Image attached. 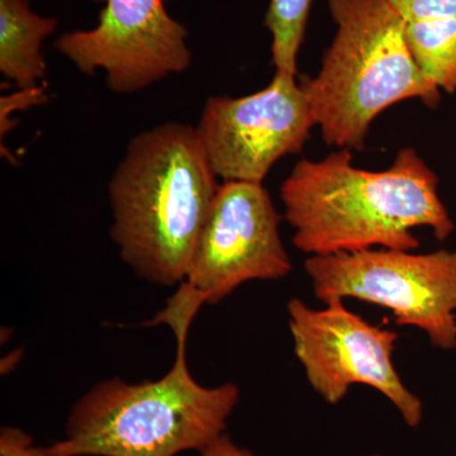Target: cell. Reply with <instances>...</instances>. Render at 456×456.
Segmentation results:
<instances>
[{"instance_id": "cell-1", "label": "cell", "mask_w": 456, "mask_h": 456, "mask_svg": "<svg viewBox=\"0 0 456 456\" xmlns=\"http://www.w3.org/2000/svg\"><path fill=\"white\" fill-rule=\"evenodd\" d=\"M353 151L302 159L281 187L283 218L293 245L310 256L384 248L413 251V230L428 228L445 241L455 224L439 196V176L415 149L399 150L391 167H354Z\"/></svg>"}, {"instance_id": "cell-2", "label": "cell", "mask_w": 456, "mask_h": 456, "mask_svg": "<svg viewBox=\"0 0 456 456\" xmlns=\"http://www.w3.org/2000/svg\"><path fill=\"white\" fill-rule=\"evenodd\" d=\"M202 305L180 285L152 321L175 334L170 370L158 380L132 384L110 378L95 384L71 408L65 436L50 449L61 456H176L200 452L224 434L240 402L239 387H204L188 367L189 329Z\"/></svg>"}, {"instance_id": "cell-3", "label": "cell", "mask_w": 456, "mask_h": 456, "mask_svg": "<svg viewBox=\"0 0 456 456\" xmlns=\"http://www.w3.org/2000/svg\"><path fill=\"white\" fill-rule=\"evenodd\" d=\"M217 179L193 126L165 122L130 140L108 198L110 236L137 277L163 287L184 281Z\"/></svg>"}, {"instance_id": "cell-4", "label": "cell", "mask_w": 456, "mask_h": 456, "mask_svg": "<svg viewBox=\"0 0 456 456\" xmlns=\"http://www.w3.org/2000/svg\"><path fill=\"white\" fill-rule=\"evenodd\" d=\"M327 3L338 31L316 77L299 80L326 145L362 151L371 123L389 107L410 99L440 106V89L416 65L389 0Z\"/></svg>"}, {"instance_id": "cell-5", "label": "cell", "mask_w": 456, "mask_h": 456, "mask_svg": "<svg viewBox=\"0 0 456 456\" xmlns=\"http://www.w3.org/2000/svg\"><path fill=\"white\" fill-rule=\"evenodd\" d=\"M305 269L325 305L355 298L379 305L398 326L425 332L432 346L456 349V250L375 248L310 256Z\"/></svg>"}, {"instance_id": "cell-6", "label": "cell", "mask_w": 456, "mask_h": 456, "mask_svg": "<svg viewBox=\"0 0 456 456\" xmlns=\"http://www.w3.org/2000/svg\"><path fill=\"white\" fill-rule=\"evenodd\" d=\"M297 359L314 391L329 404L340 403L351 387H370L397 408L410 428L424 419V403L407 388L393 362L397 332L368 322L344 301L321 310L299 298L287 305Z\"/></svg>"}, {"instance_id": "cell-7", "label": "cell", "mask_w": 456, "mask_h": 456, "mask_svg": "<svg viewBox=\"0 0 456 456\" xmlns=\"http://www.w3.org/2000/svg\"><path fill=\"white\" fill-rule=\"evenodd\" d=\"M314 127L297 75L275 71L254 94L207 99L196 131L218 179L263 184L277 161L302 151Z\"/></svg>"}, {"instance_id": "cell-8", "label": "cell", "mask_w": 456, "mask_h": 456, "mask_svg": "<svg viewBox=\"0 0 456 456\" xmlns=\"http://www.w3.org/2000/svg\"><path fill=\"white\" fill-rule=\"evenodd\" d=\"M275 204L263 184L224 182L185 274V287L203 305H216L253 281H279L292 272Z\"/></svg>"}, {"instance_id": "cell-9", "label": "cell", "mask_w": 456, "mask_h": 456, "mask_svg": "<svg viewBox=\"0 0 456 456\" xmlns=\"http://www.w3.org/2000/svg\"><path fill=\"white\" fill-rule=\"evenodd\" d=\"M97 27L64 33L55 49L84 75L103 71L110 90L134 94L191 64L188 31L167 0H104Z\"/></svg>"}, {"instance_id": "cell-10", "label": "cell", "mask_w": 456, "mask_h": 456, "mask_svg": "<svg viewBox=\"0 0 456 456\" xmlns=\"http://www.w3.org/2000/svg\"><path fill=\"white\" fill-rule=\"evenodd\" d=\"M57 28L55 18L33 13L28 0H0V73L18 89L35 88L46 75L42 41Z\"/></svg>"}, {"instance_id": "cell-11", "label": "cell", "mask_w": 456, "mask_h": 456, "mask_svg": "<svg viewBox=\"0 0 456 456\" xmlns=\"http://www.w3.org/2000/svg\"><path fill=\"white\" fill-rule=\"evenodd\" d=\"M408 50L419 70L440 90L456 92V20L404 22Z\"/></svg>"}, {"instance_id": "cell-12", "label": "cell", "mask_w": 456, "mask_h": 456, "mask_svg": "<svg viewBox=\"0 0 456 456\" xmlns=\"http://www.w3.org/2000/svg\"><path fill=\"white\" fill-rule=\"evenodd\" d=\"M314 0H270L265 26L272 35V62L277 70L297 75Z\"/></svg>"}, {"instance_id": "cell-13", "label": "cell", "mask_w": 456, "mask_h": 456, "mask_svg": "<svg viewBox=\"0 0 456 456\" xmlns=\"http://www.w3.org/2000/svg\"><path fill=\"white\" fill-rule=\"evenodd\" d=\"M404 22L455 18L456 0H389Z\"/></svg>"}, {"instance_id": "cell-14", "label": "cell", "mask_w": 456, "mask_h": 456, "mask_svg": "<svg viewBox=\"0 0 456 456\" xmlns=\"http://www.w3.org/2000/svg\"><path fill=\"white\" fill-rule=\"evenodd\" d=\"M0 456H61L57 455L50 446L33 445L31 435L20 428L3 426L0 430Z\"/></svg>"}, {"instance_id": "cell-15", "label": "cell", "mask_w": 456, "mask_h": 456, "mask_svg": "<svg viewBox=\"0 0 456 456\" xmlns=\"http://www.w3.org/2000/svg\"><path fill=\"white\" fill-rule=\"evenodd\" d=\"M0 130L8 125L11 114L18 110H28L47 101L46 92L42 86L35 88L18 89L13 94L0 99Z\"/></svg>"}, {"instance_id": "cell-16", "label": "cell", "mask_w": 456, "mask_h": 456, "mask_svg": "<svg viewBox=\"0 0 456 456\" xmlns=\"http://www.w3.org/2000/svg\"><path fill=\"white\" fill-rule=\"evenodd\" d=\"M200 456H255L248 449L236 445L226 432L221 436L216 437L208 445L204 446L200 452ZM382 456V455H368Z\"/></svg>"}]
</instances>
